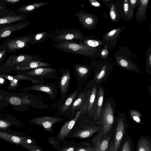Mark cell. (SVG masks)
<instances>
[{
  "instance_id": "1",
  "label": "cell",
  "mask_w": 151,
  "mask_h": 151,
  "mask_svg": "<svg viewBox=\"0 0 151 151\" xmlns=\"http://www.w3.org/2000/svg\"><path fill=\"white\" fill-rule=\"evenodd\" d=\"M52 46L58 50L65 52L90 57L91 59L98 58L100 47H91L77 42L70 41L54 44Z\"/></svg>"
},
{
  "instance_id": "2",
  "label": "cell",
  "mask_w": 151,
  "mask_h": 151,
  "mask_svg": "<svg viewBox=\"0 0 151 151\" xmlns=\"http://www.w3.org/2000/svg\"><path fill=\"white\" fill-rule=\"evenodd\" d=\"M133 54L127 47L119 46L118 50L113 54L115 64L127 70L137 73H141L137 65L133 60Z\"/></svg>"
},
{
  "instance_id": "3",
  "label": "cell",
  "mask_w": 151,
  "mask_h": 151,
  "mask_svg": "<svg viewBox=\"0 0 151 151\" xmlns=\"http://www.w3.org/2000/svg\"><path fill=\"white\" fill-rule=\"evenodd\" d=\"M94 61L93 69V70L94 78L93 79L96 83L100 85L106 80L115 64L111 58L106 60L100 59Z\"/></svg>"
},
{
  "instance_id": "4",
  "label": "cell",
  "mask_w": 151,
  "mask_h": 151,
  "mask_svg": "<svg viewBox=\"0 0 151 151\" xmlns=\"http://www.w3.org/2000/svg\"><path fill=\"white\" fill-rule=\"evenodd\" d=\"M83 37V33L78 30L65 28L55 30L50 37L56 43H60L65 42H77Z\"/></svg>"
},
{
  "instance_id": "5",
  "label": "cell",
  "mask_w": 151,
  "mask_h": 151,
  "mask_svg": "<svg viewBox=\"0 0 151 151\" xmlns=\"http://www.w3.org/2000/svg\"><path fill=\"white\" fill-rule=\"evenodd\" d=\"M114 103L113 101L109 98L104 103L100 120L105 134H107L111 129L114 121Z\"/></svg>"
},
{
  "instance_id": "6",
  "label": "cell",
  "mask_w": 151,
  "mask_h": 151,
  "mask_svg": "<svg viewBox=\"0 0 151 151\" xmlns=\"http://www.w3.org/2000/svg\"><path fill=\"white\" fill-rule=\"evenodd\" d=\"M74 16L76 17L82 26L88 30L95 28L99 19L95 15L80 11L76 13Z\"/></svg>"
},
{
  "instance_id": "7",
  "label": "cell",
  "mask_w": 151,
  "mask_h": 151,
  "mask_svg": "<svg viewBox=\"0 0 151 151\" xmlns=\"http://www.w3.org/2000/svg\"><path fill=\"white\" fill-rule=\"evenodd\" d=\"M59 71L61 72L59 79V86L61 97L58 101V103L63 102L67 97L70 79V72L67 68L65 69L61 68Z\"/></svg>"
},
{
  "instance_id": "8",
  "label": "cell",
  "mask_w": 151,
  "mask_h": 151,
  "mask_svg": "<svg viewBox=\"0 0 151 151\" xmlns=\"http://www.w3.org/2000/svg\"><path fill=\"white\" fill-rule=\"evenodd\" d=\"M82 87L81 85H79L76 89L63 102L58 103V114L67 116L70 114V111L72 106L81 91Z\"/></svg>"
},
{
  "instance_id": "9",
  "label": "cell",
  "mask_w": 151,
  "mask_h": 151,
  "mask_svg": "<svg viewBox=\"0 0 151 151\" xmlns=\"http://www.w3.org/2000/svg\"><path fill=\"white\" fill-rule=\"evenodd\" d=\"M56 70L54 68L44 67H40L28 71L27 73L32 78L42 80L43 79H49L56 78Z\"/></svg>"
},
{
  "instance_id": "10",
  "label": "cell",
  "mask_w": 151,
  "mask_h": 151,
  "mask_svg": "<svg viewBox=\"0 0 151 151\" xmlns=\"http://www.w3.org/2000/svg\"><path fill=\"white\" fill-rule=\"evenodd\" d=\"M125 27V26L118 27L106 33L102 37L103 45L107 49L116 46L120 34Z\"/></svg>"
},
{
  "instance_id": "11",
  "label": "cell",
  "mask_w": 151,
  "mask_h": 151,
  "mask_svg": "<svg viewBox=\"0 0 151 151\" xmlns=\"http://www.w3.org/2000/svg\"><path fill=\"white\" fill-rule=\"evenodd\" d=\"M95 82L93 79L88 82L82 89L73 102L71 108L70 113H74L77 110H81L83 107L89 92Z\"/></svg>"
},
{
  "instance_id": "12",
  "label": "cell",
  "mask_w": 151,
  "mask_h": 151,
  "mask_svg": "<svg viewBox=\"0 0 151 151\" xmlns=\"http://www.w3.org/2000/svg\"><path fill=\"white\" fill-rule=\"evenodd\" d=\"M30 23L28 21L24 20L10 24L0 26V39L8 37L14 32L25 28Z\"/></svg>"
},
{
  "instance_id": "13",
  "label": "cell",
  "mask_w": 151,
  "mask_h": 151,
  "mask_svg": "<svg viewBox=\"0 0 151 151\" xmlns=\"http://www.w3.org/2000/svg\"><path fill=\"white\" fill-rule=\"evenodd\" d=\"M108 8L111 21L117 22L121 19H123V0H112Z\"/></svg>"
},
{
  "instance_id": "14",
  "label": "cell",
  "mask_w": 151,
  "mask_h": 151,
  "mask_svg": "<svg viewBox=\"0 0 151 151\" xmlns=\"http://www.w3.org/2000/svg\"><path fill=\"white\" fill-rule=\"evenodd\" d=\"M31 35L20 36L6 40L4 42L7 46L9 52H14L26 47Z\"/></svg>"
},
{
  "instance_id": "15",
  "label": "cell",
  "mask_w": 151,
  "mask_h": 151,
  "mask_svg": "<svg viewBox=\"0 0 151 151\" xmlns=\"http://www.w3.org/2000/svg\"><path fill=\"white\" fill-rule=\"evenodd\" d=\"M99 85L94 83L85 101L87 106L86 112L91 116H93L95 111L97 94Z\"/></svg>"
},
{
  "instance_id": "16",
  "label": "cell",
  "mask_w": 151,
  "mask_h": 151,
  "mask_svg": "<svg viewBox=\"0 0 151 151\" xmlns=\"http://www.w3.org/2000/svg\"><path fill=\"white\" fill-rule=\"evenodd\" d=\"M26 89L28 90H32L42 92L49 94L50 99L54 100L58 93V90L56 85L53 83H43L35 84Z\"/></svg>"
},
{
  "instance_id": "17",
  "label": "cell",
  "mask_w": 151,
  "mask_h": 151,
  "mask_svg": "<svg viewBox=\"0 0 151 151\" xmlns=\"http://www.w3.org/2000/svg\"><path fill=\"white\" fill-rule=\"evenodd\" d=\"M93 64V60L89 65L78 63H76L73 65L74 73L78 81L84 82L87 80L92 72Z\"/></svg>"
},
{
  "instance_id": "18",
  "label": "cell",
  "mask_w": 151,
  "mask_h": 151,
  "mask_svg": "<svg viewBox=\"0 0 151 151\" xmlns=\"http://www.w3.org/2000/svg\"><path fill=\"white\" fill-rule=\"evenodd\" d=\"M64 120V119L61 117L45 116L33 119L32 121L35 124L42 126L46 130L51 131L54 124Z\"/></svg>"
},
{
  "instance_id": "19",
  "label": "cell",
  "mask_w": 151,
  "mask_h": 151,
  "mask_svg": "<svg viewBox=\"0 0 151 151\" xmlns=\"http://www.w3.org/2000/svg\"><path fill=\"white\" fill-rule=\"evenodd\" d=\"M124 113H119L112 151H118L123 137L124 130V118L125 116Z\"/></svg>"
},
{
  "instance_id": "20",
  "label": "cell",
  "mask_w": 151,
  "mask_h": 151,
  "mask_svg": "<svg viewBox=\"0 0 151 151\" xmlns=\"http://www.w3.org/2000/svg\"><path fill=\"white\" fill-rule=\"evenodd\" d=\"M24 14L12 13L0 17V26L7 25L23 21L26 18Z\"/></svg>"
},
{
  "instance_id": "21",
  "label": "cell",
  "mask_w": 151,
  "mask_h": 151,
  "mask_svg": "<svg viewBox=\"0 0 151 151\" xmlns=\"http://www.w3.org/2000/svg\"><path fill=\"white\" fill-rule=\"evenodd\" d=\"M84 108L83 106L81 110H78L75 118L65 123L62 127L59 134V138L60 139H63L67 136L82 113Z\"/></svg>"
},
{
  "instance_id": "22",
  "label": "cell",
  "mask_w": 151,
  "mask_h": 151,
  "mask_svg": "<svg viewBox=\"0 0 151 151\" xmlns=\"http://www.w3.org/2000/svg\"><path fill=\"white\" fill-rule=\"evenodd\" d=\"M105 93L104 88L100 85L97 94L96 110L93 115L94 119H99L101 118Z\"/></svg>"
},
{
  "instance_id": "23",
  "label": "cell",
  "mask_w": 151,
  "mask_h": 151,
  "mask_svg": "<svg viewBox=\"0 0 151 151\" xmlns=\"http://www.w3.org/2000/svg\"><path fill=\"white\" fill-rule=\"evenodd\" d=\"M149 1L148 0H139L137 5L138 7L135 17L139 24L146 21L147 19L146 10L148 5Z\"/></svg>"
},
{
  "instance_id": "24",
  "label": "cell",
  "mask_w": 151,
  "mask_h": 151,
  "mask_svg": "<svg viewBox=\"0 0 151 151\" xmlns=\"http://www.w3.org/2000/svg\"><path fill=\"white\" fill-rule=\"evenodd\" d=\"M52 33V31H47L32 35L27 42V44L35 45L36 43L44 42L49 37H51Z\"/></svg>"
},
{
  "instance_id": "25",
  "label": "cell",
  "mask_w": 151,
  "mask_h": 151,
  "mask_svg": "<svg viewBox=\"0 0 151 151\" xmlns=\"http://www.w3.org/2000/svg\"><path fill=\"white\" fill-rule=\"evenodd\" d=\"M38 58V56L35 55H31L29 54H22L10 57L9 58L8 62L11 63L12 64L20 63L23 64L31 60H40Z\"/></svg>"
},
{
  "instance_id": "26",
  "label": "cell",
  "mask_w": 151,
  "mask_h": 151,
  "mask_svg": "<svg viewBox=\"0 0 151 151\" xmlns=\"http://www.w3.org/2000/svg\"><path fill=\"white\" fill-rule=\"evenodd\" d=\"M79 43L93 48H98L103 45L102 40L94 36L83 37L79 41Z\"/></svg>"
},
{
  "instance_id": "27",
  "label": "cell",
  "mask_w": 151,
  "mask_h": 151,
  "mask_svg": "<svg viewBox=\"0 0 151 151\" xmlns=\"http://www.w3.org/2000/svg\"><path fill=\"white\" fill-rule=\"evenodd\" d=\"M101 129L100 127L91 126L79 130L74 133V137L85 138L91 136Z\"/></svg>"
},
{
  "instance_id": "28",
  "label": "cell",
  "mask_w": 151,
  "mask_h": 151,
  "mask_svg": "<svg viewBox=\"0 0 151 151\" xmlns=\"http://www.w3.org/2000/svg\"><path fill=\"white\" fill-rule=\"evenodd\" d=\"M48 2H39L27 5L18 8L17 12L19 13L24 14L33 12L35 10L45 6Z\"/></svg>"
},
{
  "instance_id": "29",
  "label": "cell",
  "mask_w": 151,
  "mask_h": 151,
  "mask_svg": "<svg viewBox=\"0 0 151 151\" xmlns=\"http://www.w3.org/2000/svg\"><path fill=\"white\" fill-rule=\"evenodd\" d=\"M22 69L24 70L33 69H34L44 67H49L50 65L47 63L41 62L40 60H31L22 64Z\"/></svg>"
},
{
  "instance_id": "30",
  "label": "cell",
  "mask_w": 151,
  "mask_h": 151,
  "mask_svg": "<svg viewBox=\"0 0 151 151\" xmlns=\"http://www.w3.org/2000/svg\"><path fill=\"white\" fill-rule=\"evenodd\" d=\"M130 6L128 0H123V19L125 22L129 21L134 16V10Z\"/></svg>"
},
{
  "instance_id": "31",
  "label": "cell",
  "mask_w": 151,
  "mask_h": 151,
  "mask_svg": "<svg viewBox=\"0 0 151 151\" xmlns=\"http://www.w3.org/2000/svg\"><path fill=\"white\" fill-rule=\"evenodd\" d=\"M137 151H151L150 143L145 139H141L138 143Z\"/></svg>"
},
{
  "instance_id": "32",
  "label": "cell",
  "mask_w": 151,
  "mask_h": 151,
  "mask_svg": "<svg viewBox=\"0 0 151 151\" xmlns=\"http://www.w3.org/2000/svg\"><path fill=\"white\" fill-rule=\"evenodd\" d=\"M110 135L108 136L102 141L98 139L96 143V148L99 151H105L109 145Z\"/></svg>"
},
{
  "instance_id": "33",
  "label": "cell",
  "mask_w": 151,
  "mask_h": 151,
  "mask_svg": "<svg viewBox=\"0 0 151 151\" xmlns=\"http://www.w3.org/2000/svg\"><path fill=\"white\" fill-rule=\"evenodd\" d=\"M145 67L148 74L150 75L151 73V47L147 49L146 53Z\"/></svg>"
},
{
  "instance_id": "34",
  "label": "cell",
  "mask_w": 151,
  "mask_h": 151,
  "mask_svg": "<svg viewBox=\"0 0 151 151\" xmlns=\"http://www.w3.org/2000/svg\"><path fill=\"white\" fill-rule=\"evenodd\" d=\"M109 52L107 48L100 47L99 49L98 57L100 59L106 60L109 58Z\"/></svg>"
},
{
  "instance_id": "35",
  "label": "cell",
  "mask_w": 151,
  "mask_h": 151,
  "mask_svg": "<svg viewBox=\"0 0 151 151\" xmlns=\"http://www.w3.org/2000/svg\"><path fill=\"white\" fill-rule=\"evenodd\" d=\"M130 114L132 119L137 123H141L140 118L142 116V114L138 111L132 109L130 110Z\"/></svg>"
},
{
  "instance_id": "36",
  "label": "cell",
  "mask_w": 151,
  "mask_h": 151,
  "mask_svg": "<svg viewBox=\"0 0 151 151\" xmlns=\"http://www.w3.org/2000/svg\"><path fill=\"white\" fill-rule=\"evenodd\" d=\"M8 52V47L4 42L0 45V61L6 57Z\"/></svg>"
},
{
  "instance_id": "37",
  "label": "cell",
  "mask_w": 151,
  "mask_h": 151,
  "mask_svg": "<svg viewBox=\"0 0 151 151\" xmlns=\"http://www.w3.org/2000/svg\"><path fill=\"white\" fill-rule=\"evenodd\" d=\"M10 103L14 105H19L22 103L21 100L19 98L16 97H11L9 99Z\"/></svg>"
},
{
  "instance_id": "38",
  "label": "cell",
  "mask_w": 151,
  "mask_h": 151,
  "mask_svg": "<svg viewBox=\"0 0 151 151\" xmlns=\"http://www.w3.org/2000/svg\"><path fill=\"white\" fill-rule=\"evenodd\" d=\"M89 2L90 4L95 7L99 9L102 7V5L98 1L96 0H90Z\"/></svg>"
},
{
  "instance_id": "39",
  "label": "cell",
  "mask_w": 151,
  "mask_h": 151,
  "mask_svg": "<svg viewBox=\"0 0 151 151\" xmlns=\"http://www.w3.org/2000/svg\"><path fill=\"white\" fill-rule=\"evenodd\" d=\"M3 2V3L1 4L0 5L1 6H4V5L6 4H12L14 3H17L19 2L20 0H4L3 1H1Z\"/></svg>"
},
{
  "instance_id": "40",
  "label": "cell",
  "mask_w": 151,
  "mask_h": 151,
  "mask_svg": "<svg viewBox=\"0 0 151 151\" xmlns=\"http://www.w3.org/2000/svg\"><path fill=\"white\" fill-rule=\"evenodd\" d=\"M122 151H131L129 142L127 140L124 143Z\"/></svg>"
},
{
  "instance_id": "41",
  "label": "cell",
  "mask_w": 151,
  "mask_h": 151,
  "mask_svg": "<svg viewBox=\"0 0 151 151\" xmlns=\"http://www.w3.org/2000/svg\"><path fill=\"white\" fill-rule=\"evenodd\" d=\"M93 149L91 147H79L76 151H93Z\"/></svg>"
},
{
  "instance_id": "42",
  "label": "cell",
  "mask_w": 151,
  "mask_h": 151,
  "mask_svg": "<svg viewBox=\"0 0 151 151\" xmlns=\"http://www.w3.org/2000/svg\"><path fill=\"white\" fill-rule=\"evenodd\" d=\"M12 12L13 11L10 10L9 11H5L0 10V17L12 13Z\"/></svg>"
},
{
  "instance_id": "43",
  "label": "cell",
  "mask_w": 151,
  "mask_h": 151,
  "mask_svg": "<svg viewBox=\"0 0 151 151\" xmlns=\"http://www.w3.org/2000/svg\"><path fill=\"white\" fill-rule=\"evenodd\" d=\"M103 3L108 7L112 0H102Z\"/></svg>"
},
{
  "instance_id": "44",
  "label": "cell",
  "mask_w": 151,
  "mask_h": 151,
  "mask_svg": "<svg viewBox=\"0 0 151 151\" xmlns=\"http://www.w3.org/2000/svg\"><path fill=\"white\" fill-rule=\"evenodd\" d=\"M12 141L16 143L19 142L20 141V139L19 137L16 136H13L12 137Z\"/></svg>"
},
{
  "instance_id": "45",
  "label": "cell",
  "mask_w": 151,
  "mask_h": 151,
  "mask_svg": "<svg viewBox=\"0 0 151 151\" xmlns=\"http://www.w3.org/2000/svg\"><path fill=\"white\" fill-rule=\"evenodd\" d=\"M75 148L73 147H67L62 150L61 151H74Z\"/></svg>"
},
{
  "instance_id": "46",
  "label": "cell",
  "mask_w": 151,
  "mask_h": 151,
  "mask_svg": "<svg viewBox=\"0 0 151 151\" xmlns=\"http://www.w3.org/2000/svg\"><path fill=\"white\" fill-rule=\"evenodd\" d=\"M31 151H42L38 147L36 146H32L30 147Z\"/></svg>"
},
{
  "instance_id": "47",
  "label": "cell",
  "mask_w": 151,
  "mask_h": 151,
  "mask_svg": "<svg viewBox=\"0 0 151 151\" xmlns=\"http://www.w3.org/2000/svg\"><path fill=\"white\" fill-rule=\"evenodd\" d=\"M7 125L6 122L4 121L0 120V127H4Z\"/></svg>"
},
{
  "instance_id": "48",
  "label": "cell",
  "mask_w": 151,
  "mask_h": 151,
  "mask_svg": "<svg viewBox=\"0 0 151 151\" xmlns=\"http://www.w3.org/2000/svg\"><path fill=\"white\" fill-rule=\"evenodd\" d=\"M0 10H3L5 11H9L10 10L8 9L7 7L5 6H1L0 5Z\"/></svg>"
},
{
  "instance_id": "49",
  "label": "cell",
  "mask_w": 151,
  "mask_h": 151,
  "mask_svg": "<svg viewBox=\"0 0 151 151\" xmlns=\"http://www.w3.org/2000/svg\"><path fill=\"white\" fill-rule=\"evenodd\" d=\"M4 81V80L3 78H0V83H3Z\"/></svg>"
},
{
  "instance_id": "50",
  "label": "cell",
  "mask_w": 151,
  "mask_h": 151,
  "mask_svg": "<svg viewBox=\"0 0 151 151\" xmlns=\"http://www.w3.org/2000/svg\"><path fill=\"white\" fill-rule=\"evenodd\" d=\"M8 79L10 80H13V78L10 76H8Z\"/></svg>"
},
{
  "instance_id": "51",
  "label": "cell",
  "mask_w": 151,
  "mask_h": 151,
  "mask_svg": "<svg viewBox=\"0 0 151 151\" xmlns=\"http://www.w3.org/2000/svg\"><path fill=\"white\" fill-rule=\"evenodd\" d=\"M13 81H14V83H16L17 82V80L16 79H15Z\"/></svg>"
},
{
  "instance_id": "52",
  "label": "cell",
  "mask_w": 151,
  "mask_h": 151,
  "mask_svg": "<svg viewBox=\"0 0 151 151\" xmlns=\"http://www.w3.org/2000/svg\"><path fill=\"white\" fill-rule=\"evenodd\" d=\"M2 99V97L0 95V100L1 99Z\"/></svg>"
}]
</instances>
